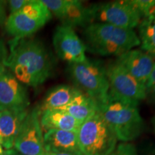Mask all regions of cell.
I'll list each match as a JSON object with an SVG mask.
<instances>
[{
	"mask_svg": "<svg viewBox=\"0 0 155 155\" xmlns=\"http://www.w3.org/2000/svg\"><path fill=\"white\" fill-rule=\"evenodd\" d=\"M82 155H110L117 146V137L99 112L81 124L76 132Z\"/></svg>",
	"mask_w": 155,
	"mask_h": 155,
	"instance_id": "cell-4",
	"label": "cell"
},
{
	"mask_svg": "<svg viewBox=\"0 0 155 155\" xmlns=\"http://www.w3.org/2000/svg\"><path fill=\"white\" fill-rule=\"evenodd\" d=\"M46 153L66 152L82 155L78 141L77 134L63 130H49L44 134Z\"/></svg>",
	"mask_w": 155,
	"mask_h": 155,
	"instance_id": "cell-15",
	"label": "cell"
},
{
	"mask_svg": "<svg viewBox=\"0 0 155 155\" xmlns=\"http://www.w3.org/2000/svg\"><path fill=\"white\" fill-rule=\"evenodd\" d=\"M42 129L49 130H63L77 132L82 123L61 109H50L42 111L40 116Z\"/></svg>",
	"mask_w": 155,
	"mask_h": 155,
	"instance_id": "cell-16",
	"label": "cell"
},
{
	"mask_svg": "<svg viewBox=\"0 0 155 155\" xmlns=\"http://www.w3.org/2000/svg\"><path fill=\"white\" fill-rule=\"evenodd\" d=\"M40 111L36 107L29 111L15 139L14 147L24 155H46Z\"/></svg>",
	"mask_w": 155,
	"mask_h": 155,
	"instance_id": "cell-9",
	"label": "cell"
},
{
	"mask_svg": "<svg viewBox=\"0 0 155 155\" xmlns=\"http://www.w3.org/2000/svg\"><path fill=\"white\" fill-rule=\"evenodd\" d=\"M110 155H138L135 145L130 142H122L118 144Z\"/></svg>",
	"mask_w": 155,
	"mask_h": 155,
	"instance_id": "cell-21",
	"label": "cell"
},
{
	"mask_svg": "<svg viewBox=\"0 0 155 155\" xmlns=\"http://www.w3.org/2000/svg\"><path fill=\"white\" fill-rule=\"evenodd\" d=\"M54 15L62 22V25L74 28L91 24L90 7H86L78 0H41Z\"/></svg>",
	"mask_w": 155,
	"mask_h": 155,
	"instance_id": "cell-11",
	"label": "cell"
},
{
	"mask_svg": "<svg viewBox=\"0 0 155 155\" xmlns=\"http://www.w3.org/2000/svg\"><path fill=\"white\" fill-rule=\"evenodd\" d=\"M7 155H24L17 152L15 149H11L9 150H7Z\"/></svg>",
	"mask_w": 155,
	"mask_h": 155,
	"instance_id": "cell-27",
	"label": "cell"
},
{
	"mask_svg": "<svg viewBox=\"0 0 155 155\" xmlns=\"http://www.w3.org/2000/svg\"><path fill=\"white\" fill-rule=\"evenodd\" d=\"M30 98L26 88L7 68L0 71V111L27 110Z\"/></svg>",
	"mask_w": 155,
	"mask_h": 155,
	"instance_id": "cell-12",
	"label": "cell"
},
{
	"mask_svg": "<svg viewBox=\"0 0 155 155\" xmlns=\"http://www.w3.org/2000/svg\"><path fill=\"white\" fill-rule=\"evenodd\" d=\"M53 44L58 57L68 64L81 63L87 58L84 42L71 27L58 26L53 34Z\"/></svg>",
	"mask_w": 155,
	"mask_h": 155,
	"instance_id": "cell-10",
	"label": "cell"
},
{
	"mask_svg": "<svg viewBox=\"0 0 155 155\" xmlns=\"http://www.w3.org/2000/svg\"><path fill=\"white\" fill-rule=\"evenodd\" d=\"M91 22L104 23L130 29L137 27L141 20L138 12L129 0H119L89 6Z\"/></svg>",
	"mask_w": 155,
	"mask_h": 155,
	"instance_id": "cell-7",
	"label": "cell"
},
{
	"mask_svg": "<svg viewBox=\"0 0 155 155\" xmlns=\"http://www.w3.org/2000/svg\"><path fill=\"white\" fill-rule=\"evenodd\" d=\"M147 155H155V151H154V152H151L150 154H147Z\"/></svg>",
	"mask_w": 155,
	"mask_h": 155,
	"instance_id": "cell-30",
	"label": "cell"
},
{
	"mask_svg": "<svg viewBox=\"0 0 155 155\" xmlns=\"http://www.w3.org/2000/svg\"><path fill=\"white\" fill-rule=\"evenodd\" d=\"M145 87H146L147 96L149 95L155 100V62L152 73L147 81Z\"/></svg>",
	"mask_w": 155,
	"mask_h": 155,
	"instance_id": "cell-22",
	"label": "cell"
},
{
	"mask_svg": "<svg viewBox=\"0 0 155 155\" xmlns=\"http://www.w3.org/2000/svg\"><path fill=\"white\" fill-rule=\"evenodd\" d=\"M81 123L98 111L97 104L92 98L81 92L67 106L60 108Z\"/></svg>",
	"mask_w": 155,
	"mask_h": 155,
	"instance_id": "cell-18",
	"label": "cell"
},
{
	"mask_svg": "<svg viewBox=\"0 0 155 155\" xmlns=\"http://www.w3.org/2000/svg\"><path fill=\"white\" fill-rule=\"evenodd\" d=\"M106 68L109 94L137 105L147 98L144 85L135 79L116 61Z\"/></svg>",
	"mask_w": 155,
	"mask_h": 155,
	"instance_id": "cell-8",
	"label": "cell"
},
{
	"mask_svg": "<svg viewBox=\"0 0 155 155\" xmlns=\"http://www.w3.org/2000/svg\"><path fill=\"white\" fill-rule=\"evenodd\" d=\"M86 50L101 56H119L140 45L134 30L94 22L83 30Z\"/></svg>",
	"mask_w": 155,
	"mask_h": 155,
	"instance_id": "cell-2",
	"label": "cell"
},
{
	"mask_svg": "<svg viewBox=\"0 0 155 155\" xmlns=\"http://www.w3.org/2000/svg\"><path fill=\"white\" fill-rule=\"evenodd\" d=\"M152 126H153V129H154V131L155 133V115L153 116V118L152 119Z\"/></svg>",
	"mask_w": 155,
	"mask_h": 155,
	"instance_id": "cell-29",
	"label": "cell"
},
{
	"mask_svg": "<svg viewBox=\"0 0 155 155\" xmlns=\"http://www.w3.org/2000/svg\"><path fill=\"white\" fill-rule=\"evenodd\" d=\"M0 155H7V150H4L3 147L0 144Z\"/></svg>",
	"mask_w": 155,
	"mask_h": 155,
	"instance_id": "cell-28",
	"label": "cell"
},
{
	"mask_svg": "<svg viewBox=\"0 0 155 155\" xmlns=\"http://www.w3.org/2000/svg\"><path fill=\"white\" fill-rule=\"evenodd\" d=\"M7 17H6V11L4 7V4L2 2L0 1V25L5 24Z\"/></svg>",
	"mask_w": 155,
	"mask_h": 155,
	"instance_id": "cell-25",
	"label": "cell"
},
{
	"mask_svg": "<svg viewBox=\"0 0 155 155\" xmlns=\"http://www.w3.org/2000/svg\"><path fill=\"white\" fill-rule=\"evenodd\" d=\"M129 2L138 12L141 19L154 13L155 0H129Z\"/></svg>",
	"mask_w": 155,
	"mask_h": 155,
	"instance_id": "cell-20",
	"label": "cell"
},
{
	"mask_svg": "<svg viewBox=\"0 0 155 155\" xmlns=\"http://www.w3.org/2000/svg\"><path fill=\"white\" fill-rule=\"evenodd\" d=\"M68 73L76 88L97 104L107 98L109 84L106 68L100 61L86 58L81 63L68 64Z\"/></svg>",
	"mask_w": 155,
	"mask_h": 155,
	"instance_id": "cell-5",
	"label": "cell"
},
{
	"mask_svg": "<svg viewBox=\"0 0 155 155\" xmlns=\"http://www.w3.org/2000/svg\"><path fill=\"white\" fill-rule=\"evenodd\" d=\"M8 53H7V48H6L5 42L0 40V71H2L5 68L6 61L8 58Z\"/></svg>",
	"mask_w": 155,
	"mask_h": 155,
	"instance_id": "cell-24",
	"label": "cell"
},
{
	"mask_svg": "<svg viewBox=\"0 0 155 155\" xmlns=\"http://www.w3.org/2000/svg\"><path fill=\"white\" fill-rule=\"evenodd\" d=\"M30 0H10L9 1V9L11 14H14L23 8Z\"/></svg>",
	"mask_w": 155,
	"mask_h": 155,
	"instance_id": "cell-23",
	"label": "cell"
},
{
	"mask_svg": "<svg viewBox=\"0 0 155 155\" xmlns=\"http://www.w3.org/2000/svg\"><path fill=\"white\" fill-rule=\"evenodd\" d=\"M46 155H75L71 153L66 152H48L46 153Z\"/></svg>",
	"mask_w": 155,
	"mask_h": 155,
	"instance_id": "cell-26",
	"label": "cell"
},
{
	"mask_svg": "<svg viewBox=\"0 0 155 155\" xmlns=\"http://www.w3.org/2000/svg\"><path fill=\"white\" fill-rule=\"evenodd\" d=\"M28 110L0 111V144L5 150L13 149L14 143Z\"/></svg>",
	"mask_w": 155,
	"mask_h": 155,
	"instance_id": "cell-14",
	"label": "cell"
},
{
	"mask_svg": "<svg viewBox=\"0 0 155 155\" xmlns=\"http://www.w3.org/2000/svg\"><path fill=\"white\" fill-rule=\"evenodd\" d=\"M116 61L144 86L152 73L155 62L152 56L137 49H132L119 56Z\"/></svg>",
	"mask_w": 155,
	"mask_h": 155,
	"instance_id": "cell-13",
	"label": "cell"
},
{
	"mask_svg": "<svg viewBox=\"0 0 155 155\" xmlns=\"http://www.w3.org/2000/svg\"><path fill=\"white\" fill-rule=\"evenodd\" d=\"M51 17L52 14L41 0H30L20 10L9 15L5 28L15 39L21 40L35 33Z\"/></svg>",
	"mask_w": 155,
	"mask_h": 155,
	"instance_id": "cell-6",
	"label": "cell"
},
{
	"mask_svg": "<svg viewBox=\"0 0 155 155\" xmlns=\"http://www.w3.org/2000/svg\"><path fill=\"white\" fill-rule=\"evenodd\" d=\"M138 27L141 50L155 58V15L141 19Z\"/></svg>",
	"mask_w": 155,
	"mask_h": 155,
	"instance_id": "cell-19",
	"label": "cell"
},
{
	"mask_svg": "<svg viewBox=\"0 0 155 155\" xmlns=\"http://www.w3.org/2000/svg\"><path fill=\"white\" fill-rule=\"evenodd\" d=\"M97 106L98 111L113 129L118 141H134L144 131V122L137 104L108 93L107 98Z\"/></svg>",
	"mask_w": 155,
	"mask_h": 155,
	"instance_id": "cell-3",
	"label": "cell"
},
{
	"mask_svg": "<svg viewBox=\"0 0 155 155\" xmlns=\"http://www.w3.org/2000/svg\"><path fill=\"white\" fill-rule=\"evenodd\" d=\"M5 67L25 86L43 84L53 72V63L47 48L35 39H14Z\"/></svg>",
	"mask_w": 155,
	"mask_h": 155,
	"instance_id": "cell-1",
	"label": "cell"
},
{
	"mask_svg": "<svg viewBox=\"0 0 155 155\" xmlns=\"http://www.w3.org/2000/svg\"><path fill=\"white\" fill-rule=\"evenodd\" d=\"M81 91L76 87L68 85H60L48 92L42 100L38 110L40 114L46 110L60 109L72 101Z\"/></svg>",
	"mask_w": 155,
	"mask_h": 155,
	"instance_id": "cell-17",
	"label": "cell"
},
{
	"mask_svg": "<svg viewBox=\"0 0 155 155\" xmlns=\"http://www.w3.org/2000/svg\"><path fill=\"white\" fill-rule=\"evenodd\" d=\"M154 15H155V11H154Z\"/></svg>",
	"mask_w": 155,
	"mask_h": 155,
	"instance_id": "cell-31",
	"label": "cell"
}]
</instances>
